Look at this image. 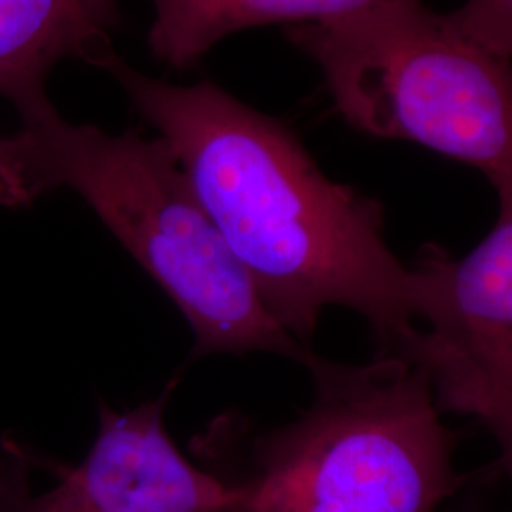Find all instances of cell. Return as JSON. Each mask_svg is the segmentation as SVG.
<instances>
[{
	"mask_svg": "<svg viewBox=\"0 0 512 512\" xmlns=\"http://www.w3.org/2000/svg\"><path fill=\"white\" fill-rule=\"evenodd\" d=\"M27 202L69 188L164 291L194 334L192 359L317 353L264 310L255 287L162 137L74 126L54 107L8 137Z\"/></svg>",
	"mask_w": 512,
	"mask_h": 512,
	"instance_id": "2",
	"label": "cell"
},
{
	"mask_svg": "<svg viewBox=\"0 0 512 512\" xmlns=\"http://www.w3.org/2000/svg\"><path fill=\"white\" fill-rule=\"evenodd\" d=\"M494 188L488 238L463 258L429 247L408 270L414 315L427 321L410 361L444 408L484 423L512 395V177Z\"/></svg>",
	"mask_w": 512,
	"mask_h": 512,
	"instance_id": "5",
	"label": "cell"
},
{
	"mask_svg": "<svg viewBox=\"0 0 512 512\" xmlns=\"http://www.w3.org/2000/svg\"><path fill=\"white\" fill-rule=\"evenodd\" d=\"M389 0H152L148 44L171 67H190L219 40L268 23H317Z\"/></svg>",
	"mask_w": 512,
	"mask_h": 512,
	"instance_id": "8",
	"label": "cell"
},
{
	"mask_svg": "<svg viewBox=\"0 0 512 512\" xmlns=\"http://www.w3.org/2000/svg\"><path fill=\"white\" fill-rule=\"evenodd\" d=\"M319 65L336 110L378 139H403L512 177V61L420 0H389L342 18L289 25Z\"/></svg>",
	"mask_w": 512,
	"mask_h": 512,
	"instance_id": "4",
	"label": "cell"
},
{
	"mask_svg": "<svg viewBox=\"0 0 512 512\" xmlns=\"http://www.w3.org/2000/svg\"><path fill=\"white\" fill-rule=\"evenodd\" d=\"M450 18L478 44L512 61V0H467Z\"/></svg>",
	"mask_w": 512,
	"mask_h": 512,
	"instance_id": "9",
	"label": "cell"
},
{
	"mask_svg": "<svg viewBox=\"0 0 512 512\" xmlns=\"http://www.w3.org/2000/svg\"><path fill=\"white\" fill-rule=\"evenodd\" d=\"M118 0H0V93L21 120L52 107L46 76L61 59L97 65L112 52Z\"/></svg>",
	"mask_w": 512,
	"mask_h": 512,
	"instance_id": "7",
	"label": "cell"
},
{
	"mask_svg": "<svg viewBox=\"0 0 512 512\" xmlns=\"http://www.w3.org/2000/svg\"><path fill=\"white\" fill-rule=\"evenodd\" d=\"M175 384L129 410L99 404V429L78 465L40 458L54 484L35 492L29 450L0 440V512H211L241 503L234 484L175 446L165 408Z\"/></svg>",
	"mask_w": 512,
	"mask_h": 512,
	"instance_id": "6",
	"label": "cell"
},
{
	"mask_svg": "<svg viewBox=\"0 0 512 512\" xmlns=\"http://www.w3.org/2000/svg\"><path fill=\"white\" fill-rule=\"evenodd\" d=\"M211 512H249L241 503H236V505H228V507H222V509H217V511Z\"/></svg>",
	"mask_w": 512,
	"mask_h": 512,
	"instance_id": "12",
	"label": "cell"
},
{
	"mask_svg": "<svg viewBox=\"0 0 512 512\" xmlns=\"http://www.w3.org/2000/svg\"><path fill=\"white\" fill-rule=\"evenodd\" d=\"M313 401L260 433L234 484L249 512H437L454 494V435L429 374L403 355L342 365L317 355Z\"/></svg>",
	"mask_w": 512,
	"mask_h": 512,
	"instance_id": "3",
	"label": "cell"
},
{
	"mask_svg": "<svg viewBox=\"0 0 512 512\" xmlns=\"http://www.w3.org/2000/svg\"><path fill=\"white\" fill-rule=\"evenodd\" d=\"M97 67L171 147L277 325L306 344L342 306L368 321L378 355L412 359L408 268L385 243L380 203L330 181L283 124L213 84L171 86L114 52Z\"/></svg>",
	"mask_w": 512,
	"mask_h": 512,
	"instance_id": "1",
	"label": "cell"
},
{
	"mask_svg": "<svg viewBox=\"0 0 512 512\" xmlns=\"http://www.w3.org/2000/svg\"><path fill=\"white\" fill-rule=\"evenodd\" d=\"M486 427L494 433L495 440L501 448V463L512 482V395L494 416L486 421Z\"/></svg>",
	"mask_w": 512,
	"mask_h": 512,
	"instance_id": "11",
	"label": "cell"
},
{
	"mask_svg": "<svg viewBox=\"0 0 512 512\" xmlns=\"http://www.w3.org/2000/svg\"><path fill=\"white\" fill-rule=\"evenodd\" d=\"M0 203L6 207L29 205L21 188L8 137H0Z\"/></svg>",
	"mask_w": 512,
	"mask_h": 512,
	"instance_id": "10",
	"label": "cell"
}]
</instances>
